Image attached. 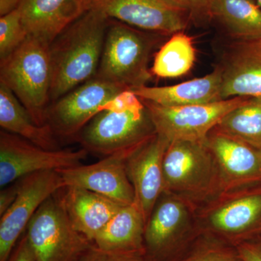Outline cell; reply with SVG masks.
I'll list each match as a JSON object with an SVG mask.
<instances>
[{
    "instance_id": "6da1fadb",
    "label": "cell",
    "mask_w": 261,
    "mask_h": 261,
    "mask_svg": "<svg viewBox=\"0 0 261 261\" xmlns=\"http://www.w3.org/2000/svg\"><path fill=\"white\" fill-rule=\"evenodd\" d=\"M109 20L91 8L51 43V103L96 76Z\"/></svg>"
},
{
    "instance_id": "7a4b0ae2",
    "label": "cell",
    "mask_w": 261,
    "mask_h": 261,
    "mask_svg": "<svg viewBox=\"0 0 261 261\" xmlns=\"http://www.w3.org/2000/svg\"><path fill=\"white\" fill-rule=\"evenodd\" d=\"M197 234L232 245L261 238V184L220 192L197 205Z\"/></svg>"
},
{
    "instance_id": "3957f363",
    "label": "cell",
    "mask_w": 261,
    "mask_h": 261,
    "mask_svg": "<svg viewBox=\"0 0 261 261\" xmlns=\"http://www.w3.org/2000/svg\"><path fill=\"white\" fill-rule=\"evenodd\" d=\"M49 43L29 37L0 62V82L8 87L39 126H45L51 104V65Z\"/></svg>"
},
{
    "instance_id": "277c9868",
    "label": "cell",
    "mask_w": 261,
    "mask_h": 261,
    "mask_svg": "<svg viewBox=\"0 0 261 261\" xmlns=\"http://www.w3.org/2000/svg\"><path fill=\"white\" fill-rule=\"evenodd\" d=\"M163 37L110 19L96 77L130 90L147 86L151 55Z\"/></svg>"
},
{
    "instance_id": "5b68a950",
    "label": "cell",
    "mask_w": 261,
    "mask_h": 261,
    "mask_svg": "<svg viewBox=\"0 0 261 261\" xmlns=\"http://www.w3.org/2000/svg\"><path fill=\"white\" fill-rule=\"evenodd\" d=\"M156 135L150 113L142 100L125 111L98 113L73 140L89 153L128 159Z\"/></svg>"
},
{
    "instance_id": "8992f818",
    "label": "cell",
    "mask_w": 261,
    "mask_h": 261,
    "mask_svg": "<svg viewBox=\"0 0 261 261\" xmlns=\"http://www.w3.org/2000/svg\"><path fill=\"white\" fill-rule=\"evenodd\" d=\"M163 192L197 205L219 193L216 163L205 141L171 142L163 158Z\"/></svg>"
},
{
    "instance_id": "52a82bcc",
    "label": "cell",
    "mask_w": 261,
    "mask_h": 261,
    "mask_svg": "<svg viewBox=\"0 0 261 261\" xmlns=\"http://www.w3.org/2000/svg\"><path fill=\"white\" fill-rule=\"evenodd\" d=\"M197 205L163 192L146 224L145 245L151 261H175L198 236Z\"/></svg>"
},
{
    "instance_id": "ba28073f",
    "label": "cell",
    "mask_w": 261,
    "mask_h": 261,
    "mask_svg": "<svg viewBox=\"0 0 261 261\" xmlns=\"http://www.w3.org/2000/svg\"><path fill=\"white\" fill-rule=\"evenodd\" d=\"M25 233L36 261H79L93 244L73 227L58 192L38 209Z\"/></svg>"
},
{
    "instance_id": "9c48e42d",
    "label": "cell",
    "mask_w": 261,
    "mask_h": 261,
    "mask_svg": "<svg viewBox=\"0 0 261 261\" xmlns=\"http://www.w3.org/2000/svg\"><path fill=\"white\" fill-rule=\"evenodd\" d=\"M248 97H237L210 104L166 107L143 100L157 135L169 143L176 141H205L223 118Z\"/></svg>"
},
{
    "instance_id": "30bf717a",
    "label": "cell",
    "mask_w": 261,
    "mask_h": 261,
    "mask_svg": "<svg viewBox=\"0 0 261 261\" xmlns=\"http://www.w3.org/2000/svg\"><path fill=\"white\" fill-rule=\"evenodd\" d=\"M89 152L83 148L43 149L29 141L6 130L0 132V186L45 171H57L82 165Z\"/></svg>"
},
{
    "instance_id": "8fae6325",
    "label": "cell",
    "mask_w": 261,
    "mask_h": 261,
    "mask_svg": "<svg viewBox=\"0 0 261 261\" xmlns=\"http://www.w3.org/2000/svg\"><path fill=\"white\" fill-rule=\"evenodd\" d=\"M124 90L118 84L94 77L51 103L47 123L56 136L73 139L106 103Z\"/></svg>"
},
{
    "instance_id": "7c38bea8",
    "label": "cell",
    "mask_w": 261,
    "mask_h": 261,
    "mask_svg": "<svg viewBox=\"0 0 261 261\" xmlns=\"http://www.w3.org/2000/svg\"><path fill=\"white\" fill-rule=\"evenodd\" d=\"M18 181L16 199L0 216V261L8 260L40 206L65 187L63 178L56 171L32 173Z\"/></svg>"
},
{
    "instance_id": "4fadbf2b",
    "label": "cell",
    "mask_w": 261,
    "mask_h": 261,
    "mask_svg": "<svg viewBox=\"0 0 261 261\" xmlns=\"http://www.w3.org/2000/svg\"><path fill=\"white\" fill-rule=\"evenodd\" d=\"M91 8L108 18L166 37L184 32L192 21L187 12L166 0H91Z\"/></svg>"
},
{
    "instance_id": "5bb4252c",
    "label": "cell",
    "mask_w": 261,
    "mask_h": 261,
    "mask_svg": "<svg viewBox=\"0 0 261 261\" xmlns=\"http://www.w3.org/2000/svg\"><path fill=\"white\" fill-rule=\"evenodd\" d=\"M205 142L216 163L219 193L261 184L260 149L216 128L208 134Z\"/></svg>"
},
{
    "instance_id": "9a60e30c",
    "label": "cell",
    "mask_w": 261,
    "mask_h": 261,
    "mask_svg": "<svg viewBox=\"0 0 261 261\" xmlns=\"http://www.w3.org/2000/svg\"><path fill=\"white\" fill-rule=\"evenodd\" d=\"M220 53L223 99L261 97V42L227 39Z\"/></svg>"
},
{
    "instance_id": "2e32d148",
    "label": "cell",
    "mask_w": 261,
    "mask_h": 261,
    "mask_svg": "<svg viewBox=\"0 0 261 261\" xmlns=\"http://www.w3.org/2000/svg\"><path fill=\"white\" fill-rule=\"evenodd\" d=\"M126 159L105 157L99 162L57 170L65 187H80L105 196L122 206L135 202V191L127 174Z\"/></svg>"
},
{
    "instance_id": "e0dca14e",
    "label": "cell",
    "mask_w": 261,
    "mask_h": 261,
    "mask_svg": "<svg viewBox=\"0 0 261 261\" xmlns=\"http://www.w3.org/2000/svg\"><path fill=\"white\" fill-rule=\"evenodd\" d=\"M169 142L159 135L126 161L127 174L135 191V202L145 224L163 192V161Z\"/></svg>"
},
{
    "instance_id": "ac0fdd59",
    "label": "cell",
    "mask_w": 261,
    "mask_h": 261,
    "mask_svg": "<svg viewBox=\"0 0 261 261\" xmlns=\"http://www.w3.org/2000/svg\"><path fill=\"white\" fill-rule=\"evenodd\" d=\"M91 9V0H20L18 11L29 36L49 44Z\"/></svg>"
},
{
    "instance_id": "d6986e66",
    "label": "cell",
    "mask_w": 261,
    "mask_h": 261,
    "mask_svg": "<svg viewBox=\"0 0 261 261\" xmlns=\"http://www.w3.org/2000/svg\"><path fill=\"white\" fill-rule=\"evenodd\" d=\"M58 195L73 227L92 243L123 207L105 196L80 187H65Z\"/></svg>"
},
{
    "instance_id": "ffe728a7",
    "label": "cell",
    "mask_w": 261,
    "mask_h": 261,
    "mask_svg": "<svg viewBox=\"0 0 261 261\" xmlns=\"http://www.w3.org/2000/svg\"><path fill=\"white\" fill-rule=\"evenodd\" d=\"M141 99L166 107L210 104L223 100L221 73L214 71L201 78L166 87H145L132 90Z\"/></svg>"
},
{
    "instance_id": "44dd1931",
    "label": "cell",
    "mask_w": 261,
    "mask_h": 261,
    "mask_svg": "<svg viewBox=\"0 0 261 261\" xmlns=\"http://www.w3.org/2000/svg\"><path fill=\"white\" fill-rule=\"evenodd\" d=\"M210 16L228 39L261 40V7L255 0H214Z\"/></svg>"
},
{
    "instance_id": "7402d4cb",
    "label": "cell",
    "mask_w": 261,
    "mask_h": 261,
    "mask_svg": "<svg viewBox=\"0 0 261 261\" xmlns=\"http://www.w3.org/2000/svg\"><path fill=\"white\" fill-rule=\"evenodd\" d=\"M0 126L43 149H59L56 135L49 124L39 126L16 96L0 82Z\"/></svg>"
},
{
    "instance_id": "603a6c76",
    "label": "cell",
    "mask_w": 261,
    "mask_h": 261,
    "mask_svg": "<svg viewBox=\"0 0 261 261\" xmlns=\"http://www.w3.org/2000/svg\"><path fill=\"white\" fill-rule=\"evenodd\" d=\"M145 227L143 216L135 204L123 206L99 231L93 243L105 250L146 252Z\"/></svg>"
},
{
    "instance_id": "cb8c5ba5",
    "label": "cell",
    "mask_w": 261,
    "mask_h": 261,
    "mask_svg": "<svg viewBox=\"0 0 261 261\" xmlns=\"http://www.w3.org/2000/svg\"><path fill=\"white\" fill-rule=\"evenodd\" d=\"M195 59L192 37L184 32L175 33L156 53L151 72L159 78H178L192 69Z\"/></svg>"
},
{
    "instance_id": "d4e9b609",
    "label": "cell",
    "mask_w": 261,
    "mask_h": 261,
    "mask_svg": "<svg viewBox=\"0 0 261 261\" xmlns=\"http://www.w3.org/2000/svg\"><path fill=\"white\" fill-rule=\"evenodd\" d=\"M216 128L261 150V97H248L226 114Z\"/></svg>"
},
{
    "instance_id": "484cf974",
    "label": "cell",
    "mask_w": 261,
    "mask_h": 261,
    "mask_svg": "<svg viewBox=\"0 0 261 261\" xmlns=\"http://www.w3.org/2000/svg\"><path fill=\"white\" fill-rule=\"evenodd\" d=\"M175 261H243L236 247L221 240L198 235Z\"/></svg>"
},
{
    "instance_id": "4316f807",
    "label": "cell",
    "mask_w": 261,
    "mask_h": 261,
    "mask_svg": "<svg viewBox=\"0 0 261 261\" xmlns=\"http://www.w3.org/2000/svg\"><path fill=\"white\" fill-rule=\"evenodd\" d=\"M29 34L24 27L18 10L0 18V62L18 49Z\"/></svg>"
},
{
    "instance_id": "83f0119b",
    "label": "cell",
    "mask_w": 261,
    "mask_h": 261,
    "mask_svg": "<svg viewBox=\"0 0 261 261\" xmlns=\"http://www.w3.org/2000/svg\"><path fill=\"white\" fill-rule=\"evenodd\" d=\"M79 261H151L146 252L105 250L92 244Z\"/></svg>"
},
{
    "instance_id": "f1b7e54d",
    "label": "cell",
    "mask_w": 261,
    "mask_h": 261,
    "mask_svg": "<svg viewBox=\"0 0 261 261\" xmlns=\"http://www.w3.org/2000/svg\"><path fill=\"white\" fill-rule=\"evenodd\" d=\"M191 17L192 21H211V9L214 0H166Z\"/></svg>"
},
{
    "instance_id": "f546056e",
    "label": "cell",
    "mask_w": 261,
    "mask_h": 261,
    "mask_svg": "<svg viewBox=\"0 0 261 261\" xmlns=\"http://www.w3.org/2000/svg\"><path fill=\"white\" fill-rule=\"evenodd\" d=\"M7 261H36L35 255L25 233Z\"/></svg>"
},
{
    "instance_id": "4dcf8cb0",
    "label": "cell",
    "mask_w": 261,
    "mask_h": 261,
    "mask_svg": "<svg viewBox=\"0 0 261 261\" xmlns=\"http://www.w3.org/2000/svg\"><path fill=\"white\" fill-rule=\"evenodd\" d=\"M243 261H261V238L240 244L237 246Z\"/></svg>"
},
{
    "instance_id": "1f68e13d",
    "label": "cell",
    "mask_w": 261,
    "mask_h": 261,
    "mask_svg": "<svg viewBox=\"0 0 261 261\" xmlns=\"http://www.w3.org/2000/svg\"><path fill=\"white\" fill-rule=\"evenodd\" d=\"M19 181L17 180L8 186L3 187L0 192V216L9 209L18 196Z\"/></svg>"
},
{
    "instance_id": "d6a6232c",
    "label": "cell",
    "mask_w": 261,
    "mask_h": 261,
    "mask_svg": "<svg viewBox=\"0 0 261 261\" xmlns=\"http://www.w3.org/2000/svg\"><path fill=\"white\" fill-rule=\"evenodd\" d=\"M20 0H0V16H4L18 9Z\"/></svg>"
},
{
    "instance_id": "836d02e7",
    "label": "cell",
    "mask_w": 261,
    "mask_h": 261,
    "mask_svg": "<svg viewBox=\"0 0 261 261\" xmlns=\"http://www.w3.org/2000/svg\"><path fill=\"white\" fill-rule=\"evenodd\" d=\"M255 1H256L257 4L260 5V6L261 7V0H255Z\"/></svg>"
},
{
    "instance_id": "e575fe53",
    "label": "cell",
    "mask_w": 261,
    "mask_h": 261,
    "mask_svg": "<svg viewBox=\"0 0 261 261\" xmlns=\"http://www.w3.org/2000/svg\"><path fill=\"white\" fill-rule=\"evenodd\" d=\"M260 42H261V40H260Z\"/></svg>"
}]
</instances>
